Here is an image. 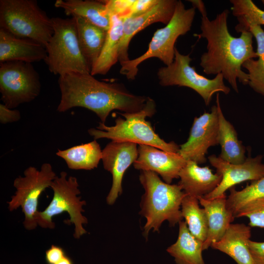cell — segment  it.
Here are the masks:
<instances>
[{"instance_id": "6da1fadb", "label": "cell", "mask_w": 264, "mask_h": 264, "mask_svg": "<svg viewBox=\"0 0 264 264\" xmlns=\"http://www.w3.org/2000/svg\"><path fill=\"white\" fill-rule=\"evenodd\" d=\"M229 11L224 9L216 18L210 20L207 14L202 15L200 34H195L199 39L206 40L207 51L200 57V66L207 75L221 74L232 88L239 92L237 80L248 85V75L242 70L247 60L257 58L254 50L252 34L243 31L239 37L229 33L227 19Z\"/></svg>"}, {"instance_id": "7a4b0ae2", "label": "cell", "mask_w": 264, "mask_h": 264, "mask_svg": "<svg viewBox=\"0 0 264 264\" xmlns=\"http://www.w3.org/2000/svg\"><path fill=\"white\" fill-rule=\"evenodd\" d=\"M60 102L57 110L66 112L82 107L94 112L105 123L114 110L133 113L142 110L149 97L129 91L123 85L95 79L90 73H72L59 76Z\"/></svg>"}, {"instance_id": "3957f363", "label": "cell", "mask_w": 264, "mask_h": 264, "mask_svg": "<svg viewBox=\"0 0 264 264\" xmlns=\"http://www.w3.org/2000/svg\"><path fill=\"white\" fill-rule=\"evenodd\" d=\"M139 180L145 190L140 214L146 220L143 227L146 238L151 230L158 232L165 221L174 226L182 220L181 204L186 194L178 184L167 183L149 171H141Z\"/></svg>"}, {"instance_id": "277c9868", "label": "cell", "mask_w": 264, "mask_h": 264, "mask_svg": "<svg viewBox=\"0 0 264 264\" xmlns=\"http://www.w3.org/2000/svg\"><path fill=\"white\" fill-rule=\"evenodd\" d=\"M156 111L154 101L149 97L144 107L133 113H119L125 117H118L114 126H108L102 122L97 129L91 128L88 133L94 140L108 138L112 140L131 142L139 145L155 147L162 150L178 153L179 147L175 142H166L154 130L147 117L152 116Z\"/></svg>"}, {"instance_id": "5b68a950", "label": "cell", "mask_w": 264, "mask_h": 264, "mask_svg": "<svg viewBox=\"0 0 264 264\" xmlns=\"http://www.w3.org/2000/svg\"><path fill=\"white\" fill-rule=\"evenodd\" d=\"M196 9L194 7L186 9L182 1L177 0L171 20L154 33L147 50L142 55L122 63L120 73L133 80L137 74L138 66L151 58H158L166 66L171 64L175 58V43L180 36L191 30Z\"/></svg>"}, {"instance_id": "8992f818", "label": "cell", "mask_w": 264, "mask_h": 264, "mask_svg": "<svg viewBox=\"0 0 264 264\" xmlns=\"http://www.w3.org/2000/svg\"><path fill=\"white\" fill-rule=\"evenodd\" d=\"M0 27L45 47L54 33L52 19L35 0H0Z\"/></svg>"}, {"instance_id": "52a82bcc", "label": "cell", "mask_w": 264, "mask_h": 264, "mask_svg": "<svg viewBox=\"0 0 264 264\" xmlns=\"http://www.w3.org/2000/svg\"><path fill=\"white\" fill-rule=\"evenodd\" d=\"M54 33L46 44L44 62L49 70L59 76L90 73L91 67L81 50L74 19L52 18Z\"/></svg>"}, {"instance_id": "ba28073f", "label": "cell", "mask_w": 264, "mask_h": 264, "mask_svg": "<svg viewBox=\"0 0 264 264\" xmlns=\"http://www.w3.org/2000/svg\"><path fill=\"white\" fill-rule=\"evenodd\" d=\"M67 176L66 172L62 171L53 180L50 186L53 192V198L44 210L39 211L37 223L42 228L53 229L55 224L53 218L66 212L69 219L65 222L74 225L73 236L75 239H79L87 232L83 225L88 223V219L82 214L84 212L83 206L86 204V202L78 196L81 192L77 178L72 176L67 177Z\"/></svg>"}, {"instance_id": "9c48e42d", "label": "cell", "mask_w": 264, "mask_h": 264, "mask_svg": "<svg viewBox=\"0 0 264 264\" xmlns=\"http://www.w3.org/2000/svg\"><path fill=\"white\" fill-rule=\"evenodd\" d=\"M23 175L14 180L13 185L16 191L7 204L10 211L21 207L24 215V227L32 230L38 225L39 198L46 188L50 187L57 176L49 163L43 164L40 170L29 166L24 170Z\"/></svg>"}, {"instance_id": "30bf717a", "label": "cell", "mask_w": 264, "mask_h": 264, "mask_svg": "<svg viewBox=\"0 0 264 264\" xmlns=\"http://www.w3.org/2000/svg\"><path fill=\"white\" fill-rule=\"evenodd\" d=\"M192 59L190 54L183 55L176 47L175 58L170 65L158 69L157 74L159 84L162 86L186 87L197 92L206 106L209 105L213 95L221 92L228 94L229 87L224 83L223 75L220 73L210 79L198 74L190 65Z\"/></svg>"}, {"instance_id": "8fae6325", "label": "cell", "mask_w": 264, "mask_h": 264, "mask_svg": "<svg viewBox=\"0 0 264 264\" xmlns=\"http://www.w3.org/2000/svg\"><path fill=\"white\" fill-rule=\"evenodd\" d=\"M38 73L31 63L10 61L0 65V92L3 104L13 109L34 100L40 93Z\"/></svg>"}, {"instance_id": "7c38bea8", "label": "cell", "mask_w": 264, "mask_h": 264, "mask_svg": "<svg viewBox=\"0 0 264 264\" xmlns=\"http://www.w3.org/2000/svg\"><path fill=\"white\" fill-rule=\"evenodd\" d=\"M219 122L217 106L212 107L211 112H204L196 117L187 141L181 145L178 153L186 160L198 164L206 161L208 149L219 144Z\"/></svg>"}, {"instance_id": "4fadbf2b", "label": "cell", "mask_w": 264, "mask_h": 264, "mask_svg": "<svg viewBox=\"0 0 264 264\" xmlns=\"http://www.w3.org/2000/svg\"><path fill=\"white\" fill-rule=\"evenodd\" d=\"M208 159L210 164L216 169L217 173L221 176L222 179L212 192L203 197L205 199L218 198L242 182L255 181L264 177V164L261 154L254 157L249 154L244 162L237 164L225 161L215 154L209 156Z\"/></svg>"}, {"instance_id": "5bb4252c", "label": "cell", "mask_w": 264, "mask_h": 264, "mask_svg": "<svg viewBox=\"0 0 264 264\" xmlns=\"http://www.w3.org/2000/svg\"><path fill=\"white\" fill-rule=\"evenodd\" d=\"M137 145L131 142L112 140L102 150L104 168L112 176V185L106 198L109 205L113 204L122 193L124 175L138 157Z\"/></svg>"}, {"instance_id": "9a60e30c", "label": "cell", "mask_w": 264, "mask_h": 264, "mask_svg": "<svg viewBox=\"0 0 264 264\" xmlns=\"http://www.w3.org/2000/svg\"><path fill=\"white\" fill-rule=\"evenodd\" d=\"M177 1L176 0H158L145 13L129 16L124 19L123 35L119 52L118 61L120 65L130 60L129 46L133 36L154 23L159 22L166 25L174 15Z\"/></svg>"}, {"instance_id": "2e32d148", "label": "cell", "mask_w": 264, "mask_h": 264, "mask_svg": "<svg viewBox=\"0 0 264 264\" xmlns=\"http://www.w3.org/2000/svg\"><path fill=\"white\" fill-rule=\"evenodd\" d=\"M138 153L133 163L134 168L154 172L168 184L179 178V174L187 161L178 153L166 152L150 145H139Z\"/></svg>"}, {"instance_id": "e0dca14e", "label": "cell", "mask_w": 264, "mask_h": 264, "mask_svg": "<svg viewBox=\"0 0 264 264\" xmlns=\"http://www.w3.org/2000/svg\"><path fill=\"white\" fill-rule=\"evenodd\" d=\"M47 56L44 45L15 36L0 28V62L20 61L28 63L44 61Z\"/></svg>"}, {"instance_id": "ac0fdd59", "label": "cell", "mask_w": 264, "mask_h": 264, "mask_svg": "<svg viewBox=\"0 0 264 264\" xmlns=\"http://www.w3.org/2000/svg\"><path fill=\"white\" fill-rule=\"evenodd\" d=\"M179 178L178 184L185 193L198 198L212 192L222 179L221 175L213 174L208 166L201 167L192 160H187Z\"/></svg>"}, {"instance_id": "d6986e66", "label": "cell", "mask_w": 264, "mask_h": 264, "mask_svg": "<svg viewBox=\"0 0 264 264\" xmlns=\"http://www.w3.org/2000/svg\"><path fill=\"white\" fill-rule=\"evenodd\" d=\"M198 199L205 210L207 220V234L203 243V250H205L222 237L235 217L226 207L225 194L212 199L203 197Z\"/></svg>"}, {"instance_id": "ffe728a7", "label": "cell", "mask_w": 264, "mask_h": 264, "mask_svg": "<svg viewBox=\"0 0 264 264\" xmlns=\"http://www.w3.org/2000/svg\"><path fill=\"white\" fill-rule=\"evenodd\" d=\"M250 237V226L231 223L222 237L211 247L228 255L237 264H254L248 246Z\"/></svg>"}, {"instance_id": "44dd1931", "label": "cell", "mask_w": 264, "mask_h": 264, "mask_svg": "<svg viewBox=\"0 0 264 264\" xmlns=\"http://www.w3.org/2000/svg\"><path fill=\"white\" fill-rule=\"evenodd\" d=\"M54 5L67 16L85 19L106 31L110 28V16L103 1L57 0Z\"/></svg>"}, {"instance_id": "7402d4cb", "label": "cell", "mask_w": 264, "mask_h": 264, "mask_svg": "<svg viewBox=\"0 0 264 264\" xmlns=\"http://www.w3.org/2000/svg\"><path fill=\"white\" fill-rule=\"evenodd\" d=\"M216 106L219 122L218 143L221 147L219 157L230 163H242L246 158L245 147L239 140L237 132L232 124L226 119L223 115L219 93L216 95Z\"/></svg>"}, {"instance_id": "603a6c76", "label": "cell", "mask_w": 264, "mask_h": 264, "mask_svg": "<svg viewBox=\"0 0 264 264\" xmlns=\"http://www.w3.org/2000/svg\"><path fill=\"white\" fill-rule=\"evenodd\" d=\"M124 19L116 15L110 16V27L100 54L92 66V76L107 74L119 59L120 43L123 35Z\"/></svg>"}, {"instance_id": "cb8c5ba5", "label": "cell", "mask_w": 264, "mask_h": 264, "mask_svg": "<svg viewBox=\"0 0 264 264\" xmlns=\"http://www.w3.org/2000/svg\"><path fill=\"white\" fill-rule=\"evenodd\" d=\"M178 224L177 240L167 252L174 258L176 264H205L202 255L203 242L190 232L185 221Z\"/></svg>"}, {"instance_id": "d4e9b609", "label": "cell", "mask_w": 264, "mask_h": 264, "mask_svg": "<svg viewBox=\"0 0 264 264\" xmlns=\"http://www.w3.org/2000/svg\"><path fill=\"white\" fill-rule=\"evenodd\" d=\"M82 52L91 68L97 61L104 45L108 31L85 19L73 17Z\"/></svg>"}, {"instance_id": "484cf974", "label": "cell", "mask_w": 264, "mask_h": 264, "mask_svg": "<svg viewBox=\"0 0 264 264\" xmlns=\"http://www.w3.org/2000/svg\"><path fill=\"white\" fill-rule=\"evenodd\" d=\"M56 155L63 158L70 169L90 170L97 167L102 159V151L94 140L66 150H58Z\"/></svg>"}, {"instance_id": "4316f807", "label": "cell", "mask_w": 264, "mask_h": 264, "mask_svg": "<svg viewBox=\"0 0 264 264\" xmlns=\"http://www.w3.org/2000/svg\"><path fill=\"white\" fill-rule=\"evenodd\" d=\"M250 31L257 43V59H249L242 65L248 71V85L256 92L264 96V31L261 25H252Z\"/></svg>"}, {"instance_id": "83f0119b", "label": "cell", "mask_w": 264, "mask_h": 264, "mask_svg": "<svg viewBox=\"0 0 264 264\" xmlns=\"http://www.w3.org/2000/svg\"><path fill=\"white\" fill-rule=\"evenodd\" d=\"M199 203L198 198L186 194L181 202V212L190 232L204 242L207 234V220L204 209Z\"/></svg>"}, {"instance_id": "f1b7e54d", "label": "cell", "mask_w": 264, "mask_h": 264, "mask_svg": "<svg viewBox=\"0 0 264 264\" xmlns=\"http://www.w3.org/2000/svg\"><path fill=\"white\" fill-rule=\"evenodd\" d=\"M233 15L238 23L235 26L238 33L248 31L252 25H264V10L259 8L251 0H230Z\"/></svg>"}, {"instance_id": "f546056e", "label": "cell", "mask_w": 264, "mask_h": 264, "mask_svg": "<svg viewBox=\"0 0 264 264\" xmlns=\"http://www.w3.org/2000/svg\"><path fill=\"white\" fill-rule=\"evenodd\" d=\"M264 198V177L247 185L244 188L237 191L233 187L226 199V207L234 217L246 204L260 198Z\"/></svg>"}, {"instance_id": "4dcf8cb0", "label": "cell", "mask_w": 264, "mask_h": 264, "mask_svg": "<svg viewBox=\"0 0 264 264\" xmlns=\"http://www.w3.org/2000/svg\"><path fill=\"white\" fill-rule=\"evenodd\" d=\"M245 217L250 227L264 228V198L255 199L244 206L235 218Z\"/></svg>"}, {"instance_id": "1f68e13d", "label": "cell", "mask_w": 264, "mask_h": 264, "mask_svg": "<svg viewBox=\"0 0 264 264\" xmlns=\"http://www.w3.org/2000/svg\"><path fill=\"white\" fill-rule=\"evenodd\" d=\"M135 0H104L110 16L116 15L125 19L130 15L131 8Z\"/></svg>"}, {"instance_id": "d6a6232c", "label": "cell", "mask_w": 264, "mask_h": 264, "mask_svg": "<svg viewBox=\"0 0 264 264\" xmlns=\"http://www.w3.org/2000/svg\"><path fill=\"white\" fill-rule=\"evenodd\" d=\"M249 251L254 264H264V242L249 240Z\"/></svg>"}, {"instance_id": "836d02e7", "label": "cell", "mask_w": 264, "mask_h": 264, "mask_svg": "<svg viewBox=\"0 0 264 264\" xmlns=\"http://www.w3.org/2000/svg\"><path fill=\"white\" fill-rule=\"evenodd\" d=\"M20 118L21 114L18 110L10 109L3 104H0V121L1 124L16 122Z\"/></svg>"}, {"instance_id": "e575fe53", "label": "cell", "mask_w": 264, "mask_h": 264, "mask_svg": "<svg viewBox=\"0 0 264 264\" xmlns=\"http://www.w3.org/2000/svg\"><path fill=\"white\" fill-rule=\"evenodd\" d=\"M158 0H135L131 9L130 16L145 13L154 6Z\"/></svg>"}, {"instance_id": "d590c367", "label": "cell", "mask_w": 264, "mask_h": 264, "mask_svg": "<svg viewBox=\"0 0 264 264\" xmlns=\"http://www.w3.org/2000/svg\"><path fill=\"white\" fill-rule=\"evenodd\" d=\"M66 256L65 251L61 247L53 244L46 250L45 259L47 264H55Z\"/></svg>"}, {"instance_id": "8d00e7d4", "label": "cell", "mask_w": 264, "mask_h": 264, "mask_svg": "<svg viewBox=\"0 0 264 264\" xmlns=\"http://www.w3.org/2000/svg\"><path fill=\"white\" fill-rule=\"evenodd\" d=\"M193 5V7L198 9L201 15H206L207 11L204 2L201 0H188Z\"/></svg>"}, {"instance_id": "74e56055", "label": "cell", "mask_w": 264, "mask_h": 264, "mask_svg": "<svg viewBox=\"0 0 264 264\" xmlns=\"http://www.w3.org/2000/svg\"><path fill=\"white\" fill-rule=\"evenodd\" d=\"M55 264H73V263L69 257L66 256Z\"/></svg>"}, {"instance_id": "f35d334b", "label": "cell", "mask_w": 264, "mask_h": 264, "mask_svg": "<svg viewBox=\"0 0 264 264\" xmlns=\"http://www.w3.org/2000/svg\"><path fill=\"white\" fill-rule=\"evenodd\" d=\"M262 3H263V4L264 5V0H262Z\"/></svg>"}]
</instances>
